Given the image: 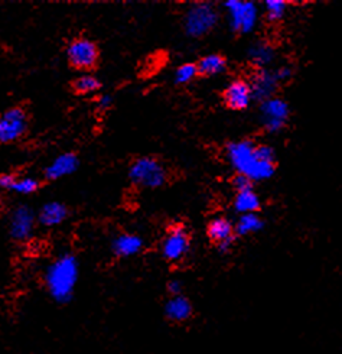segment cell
Wrapping results in <instances>:
<instances>
[{"label": "cell", "mask_w": 342, "mask_h": 354, "mask_svg": "<svg viewBox=\"0 0 342 354\" xmlns=\"http://www.w3.org/2000/svg\"><path fill=\"white\" fill-rule=\"evenodd\" d=\"M225 156L231 168L247 176L253 183H263L270 180L276 172V152L269 145H257L250 139H240L228 142Z\"/></svg>", "instance_id": "1"}, {"label": "cell", "mask_w": 342, "mask_h": 354, "mask_svg": "<svg viewBox=\"0 0 342 354\" xmlns=\"http://www.w3.org/2000/svg\"><path fill=\"white\" fill-rule=\"evenodd\" d=\"M79 277V266L73 253H64L46 268L45 285L48 292L59 304L71 301Z\"/></svg>", "instance_id": "2"}, {"label": "cell", "mask_w": 342, "mask_h": 354, "mask_svg": "<svg viewBox=\"0 0 342 354\" xmlns=\"http://www.w3.org/2000/svg\"><path fill=\"white\" fill-rule=\"evenodd\" d=\"M129 180L140 188L156 189L168 181V169L153 156H140L129 168Z\"/></svg>", "instance_id": "3"}, {"label": "cell", "mask_w": 342, "mask_h": 354, "mask_svg": "<svg viewBox=\"0 0 342 354\" xmlns=\"http://www.w3.org/2000/svg\"><path fill=\"white\" fill-rule=\"evenodd\" d=\"M220 21L217 8L209 2L192 3L184 16L185 34L191 38H202L213 30Z\"/></svg>", "instance_id": "4"}, {"label": "cell", "mask_w": 342, "mask_h": 354, "mask_svg": "<svg viewBox=\"0 0 342 354\" xmlns=\"http://www.w3.org/2000/svg\"><path fill=\"white\" fill-rule=\"evenodd\" d=\"M228 25L234 34L244 35L253 32L258 24V6L250 0H228L224 3Z\"/></svg>", "instance_id": "5"}, {"label": "cell", "mask_w": 342, "mask_h": 354, "mask_svg": "<svg viewBox=\"0 0 342 354\" xmlns=\"http://www.w3.org/2000/svg\"><path fill=\"white\" fill-rule=\"evenodd\" d=\"M258 119L263 131L267 133H279L290 119V107L281 97H272L260 103Z\"/></svg>", "instance_id": "6"}, {"label": "cell", "mask_w": 342, "mask_h": 354, "mask_svg": "<svg viewBox=\"0 0 342 354\" xmlns=\"http://www.w3.org/2000/svg\"><path fill=\"white\" fill-rule=\"evenodd\" d=\"M100 53L97 45L88 38H77L68 44L67 58L71 67L81 71H88L95 67Z\"/></svg>", "instance_id": "7"}, {"label": "cell", "mask_w": 342, "mask_h": 354, "mask_svg": "<svg viewBox=\"0 0 342 354\" xmlns=\"http://www.w3.org/2000/svg\"><path fill=\"white\" fill-rule=\"evenodd\" d=\"M28 131V115L22 107H10L0 115V143L19 140Z\"/></svg>", "instance_id": "8"}, {"label": "cell", "mask_w": 342, "mask_h": 354, "mask_svg": "<svg viewBox=\"0 0 342 354\" xmlns=\"http://www.w3.org/2000/svg\"><path fill=\"white\" fill-rule=\"evenodd\" d=\"M191 248L189 232L182 224H175L162 240V256L168 262H179L188 254Z\"/></svg>", "instance_id": "9"}, {"label": "cell", "mask_w": 342, "mask_h": 354, "mask_svg": "<svg viewBox=\"0 0 342 354\" xmlns=\"http://www.w3.org/2000/svg\"><path fill=\"white\" fill-rule=\"evenodd\" d=\"M35 213L28 205H18L10 213L9 233L12 239L18 241L29 240L35 230Z\"/></svg>", "instance_id": "10"}, {"label": "cell", "mask_w": 342, "mask_h": 354, "mask_svg": "<svg viewBox=\"0 0 342 354\" xmlns=\"http://www.w3.org/2000/svg\"><path fill=\"white\" fill-rule=\"evenodd\" d=\"M253 91L246 80H233L222 91V102L227 109L233 111H243L249 109L253 102Z\"/></svg>", "instance_id": "11"}, {"label": "cell", "mask_w": 342, "mask_h": 354, "mask_svg": "<svg viewBox=\"0 0 342 354\" xmlns=\"http://www.w3.org/2000/svg\"><path fill=\"white\" fill-rule=\"evenodd\" d=\"M207 234L221 253H227L231 249L234 241V224L225 217H216L208 223Z\"/></svg>", "instance_id": "12"}, {"label": "cell", "mask_w": 342, "mask_h": 354, "mask_svg": "<svg viewBox=\"0 0 342 354\" xmlns=\"http://www.w3.org/2000/svg\"><path fill=\"white\" fill-rule=\"evenodd\" d=\"M249 83L253 91V99L260 103L274 97L276 90L281 86L278 78L274 75V71L269 68L256 70Z\"/></svg>", "instance_id": "13"}, {"label": "cell", "mask_w": 342, "mask_h": 354, "mask_svg": "<svg viewBox=\"0 0 342 354\" xmlns=\"http://www.w3.org/2000/svg\"><path fill=\"white\" fill-rule=\"evenodd\" d=\"M79 167V159L73 152H65L58 155L53 162L45 168V178L50 181H57L65 176L73 175Z\"/></svg>", "instance_id": "14"}, {"label": "cell", "mask_w": 342, "mask_h": 354, "mask_svg": "<svg viewBox=\"0 0 342 354\" xmlns=\"http://www.w3.org/2000/svg\"><path fill=\"white\" fill-rule=\"evenodd\" d=\"M143 239L135 233H122L111 241V250L117 257H132L143 249Z\"/></svg>", "instance_id": "15"}, {"label": "cell", "mask_w": 342, "mask_h": 354, "mask_svg": "<svg viewBox=\"0 0 342 354\" xmlns=\"http://www.w3.org/2000/svg\"><path fill=\"white\" fill-rule=\"evenodd\" d=\"M247 57L253 66L257 67V70L267 68L276 57L274 46L266 39H258L253 42L251 46L249 48Z\"/></svg>", "instance_id": "16"}, {"label": "cell", "mask_w": 342, "mask_h": 354, "mask_svg": "<svg viewBox=\"0 0 342 354\" xmlns=\"http://www.w3.org/2000/svg\"><path fill=\"white\" fill-rule=\"evenodd\" d=\"M68 217V208L59 201H50L41 207L38 221L45 227H55Z\"/></svg>", "instance_id": "17"}, {"label": "cell", "mask_w": 342, "mask_h": 354, "mask_svg": "<svg viewBox=\"0 0 342 354\" xmlns=\"http://www.w3.org/2000/svg\"><path fill=\"white\" fill-rule=\"evenodd\" d=\"M165 315L173 323H182L192 315V304L184 295L172 297L165 304Z\"/></svg>", "instance_id": "18"}, {"label": "cell", "mask_w": 342, "mask_h": 354, "mask_svg": "<svg viewBox=\"0 0 342 354\" xmlns=\"http://www.w3.org/2000/svg\"><path fill=\"white\" fill-rule=\"evenodd\" d=\"M233 207L236 213L241 214H251V213H257L262 207V201H260V197L257 192L253 189H247V191H241V192H236V197L233 201Z\"/></svg>", "instance_id": "19"}, {"label": "cell", "mask_w": 342, "mask_h": 354, "mask_svg": "<svg viewBox=\"0 0 342 354\" xmlns=\"http://www.w3.org/2000/svg\"><path fill=\"white\" fill-rule=\"evenodd\" d=\"M198 75L216 77L227 70V59L221 54H208L197 62Z\"/></svg>", "instance_id": "20"}, {"label": "cell", "mask_w": 342, "mask_h": 354, "mask_svg": "<svg viewBox=\"0 0 342 354\" xmlns=\"http://www.w3.org/2000/svg\"><path fill=\"white\" fill-rule=\"evenodd\" d=\"M265 229V218L260 217L257 213L241 214L234 224V232L237 236H250L262 232Z\"/></svg>", "instance_id": "21"}, {"label": "cell", "mask_w": 342, "mask_h": 354, "mask_svg": "<svg viewBox=\"0 0 342 354\" xmlns=\"http://www.w3.org/2000/svg\"><path fill=\"white\" fill-rule=\"evenodd\" d=\"M102 88L100 80L93 74H81L73 83V90L79 95H91Z\"/></svg>", "instance_id": "22"}, {"label": "cell", "mask_w": 342, "mask_h": 354, "mask_svg": "<svg viewBox=\"0 0 342 354\" xmlns=\"http://www.w3.org/2000/svg\"><path fill=\"white\" fill-rule=\"evenodd\" d=\"M287 6L289 3L285 2V0H267L263 5L266 19L270 24L281 22L287 13Z\"/></svg>", "instance_id": "23"}, {"label": "cell", "mask_w": 342, "mask_h": 354, "mask_svg": "<svg viewBox=\"0 0 342 354\" xmlns=\"http://www.w3.org/2000/svg\"><path fill=\"white\" fill-rule=\"evenodd\" d=\"M198 75V70H197V64L193 62H185L181 64L173 74V80L175 83L179 86H185L189 84L192 80Z\"/></svg>", "instance_id": "24"}, {"label": "cell", "mask_w": 342, "mask_h": 354, "mask_svg": "<svg viewBox=\"0 0 342 354\" xmlns=\"http://www.w3.org/2000/svg\"><path fill=\"white\" fill-rule=\"evenodd\" d=\"M41 187L39 180L34 178V176H22V178H16L13 187L10 191L16 192V194L21 196H29L37 192Z\"/></svg>", "instance_id": "25"}, {"label": "cell", "mask_w": 342, "mask_h": 354, "mask_svg": "<svg viewBox=\"0 0 342 354\" xmlns=\"http://www.w3.org/2000/svg\"><path fill=\"white\" fill-rule=\"evenodd\" d=\"M253 184H254V183L250 181V180L247 178V176L240 175V174H237V175L234 176V180H233V187H234L236 192L253 189Z\"/></svg>", "instance_id": "26"}, {"label": "cell", "mask_w": 342, "mask_h": 354, "mask_svg": "<svg viewBox=\"0 0 342 354\" xmlns=\"http://www.w3.org/2000/svg\"><path fill=\"white\" fill-rule=\"evenodd\" d=\"M273 71H274V75H276V78H278V82H279L281 84L289 82V80H290L292 75H293V70H292L289 66L279 67L278 70H273Z\"/></svg>", "instance_id": "27"}, {"label": "cell", "mask_w": 342, "mask_h": 354, "mask_svg": "<svg viewBox=\"0 0 342 354\" xmlns=\"http://www.w3.org/2000/svg\"><path fill=\"white\" fill-rule=\"evenodd\" d=\"M16 178H18V176H15L12 174H2V175H0V188L10 191Z\"/></svg>", "instance_id": "28"}, {"label": "cell", "mask_w": 342, "mask_h": 354, "mask_svg": "<svg viewBox=\"0 0 342 354\" xmlns=\"http://www.w3.org/2000/svg\"><path fill=\"white\" fill-rule=\"evenodd\" d=\"M113 104V97L110 94H102L99 100H97V109H99L100 111H106L111 107Z\"/></svg>", "instance_id": "29"}, {"label": "cell", "mask_w": 342, "mask_h": 354, "mask_svg": "<svg viewBox=\"0 0 342 354\" xmlns=\"http://www.w3.org/2000/svg\"><path fill=\"white\" fill-rule=\"evenodd\" d=\"M168 291L172 297H176V295H182V283L173 279L168 283Z\"/></svg>", "instance_id": "30"}]
</instances>
